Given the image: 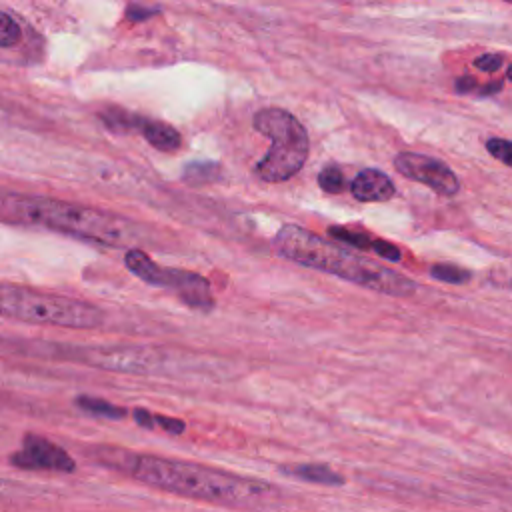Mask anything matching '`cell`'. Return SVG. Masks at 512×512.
Returning <instances> with one entry per match:
<instances>
[{
	"label": "cell",
	"mask_w": 512,
	"mask_h": 512,
	"mask_svg": "<svg viewBox=\"0 0 512 512\" xmlns=\"http://www.w3.org/2000/svg\"><path fill=\"white\" fill-rule=\"evenodd\" d=\"M272 248L284 260L334 274L342 280L380 294L408 298L418 290V284L412 278L372 258L360 256L354 250L324 240L298 224L280 226L272 238Z\"/></svg>",
	"instance_id": "3"
},
{
	"label": "cell",
	"mask_w": 512,
	"mask_h": 512,
	"mask_svg": "<svg viewBox=\"0 0 512 512\" xmlns=\"http://www.w3.org/2000/svg\"><path fill=\"white\" fill-rule=\"evenodd\" d=\"M0 222L24 228H44L128 250L144 236V230L136 222L120 214L12 190H0Z\"/></svg>",
	"instance_id": "2"
},
{
	"label": "cell",
	"mask_w": 512,
	"mask_h": 512,
	"mask_svg": "<svg viewBox=\"0 0 512 512\" xmlns=\"http://www.w3.org/2000/svg\"><path fill=\"white\" fill-rule=\"evenodd\" d=\"M158 12V8H144L138 4H132L126 8V18L128 20H146L150 16H154Z\"/></svg>",
	"instance_id": "24"
},
{
	"label": "cell",
	"mask_w": 512,
	"mask_h": 512,
	"mask_svg": "<svg viewBox=\"0 0 512 512\" xmlns=\"http://www.w3.org/2000/svg\"><path fill=\"white\" fill-rule=\"evenodd\" d=\"M476 82H474V78H470V76H466V78H458V82H456V90L458 92H464V94H468V92H476Z\"/></svg>",
	"instance_id": "25"
},
{
	"label": "cell",
	"mask_w": 512,
	"mask_h": 512,
	"mask_svg": "<svg viewBox=\"0 0 512 512\" xmlns=\"http://www.w3.org/2000/svg\"><path fill=\"white\" fill-rule=\"evenodd\" d=\"M256 132L270 140L268 152L256 162L254 174L264 182H284L292 178L308 160L310 140L300 120L284 108H262L254 114Z\"/></svg>",
	"instance_id": "5"
},
{
	"label": "cell",
	"mask_w": 512,
	"mask_h": 512,
	"mask_svg": "<svg viewBox=\"0 0 512 512\" xmlns=\"http://www.w3.org/2000/svg\"><path fill=\"white\" fill-rule=\"evenodd\" d=\"M0 316L78 330H92L104 322V312L96 304L10 282H0Z\"/></svg>",
	"instance_id": "4"
},
{
	"label": "cell",
	"mask_w": 512,
	"mask_h": 512,
	"mask_svg": "<svg viewBox=\"0 0 512 512\" xmlns=\"http://www.w3.org/2000/svg\"><path fill=\"white\" fill-rule=\"evenodd\" d=\"M218 176H220V164L210 162V160L190 162L182 170V180L188 186H202V184L214 182Z\"/></svg>",
	"instance_id": "13"
},
{
	"label": "cell",
	"mask_w": 512,
	"mask_h": 512,
	"mask_svg": "<svg viewBox=\"0 0 512 512\" xmlns=\"http://www.w3.org/2000/svg\"><path fill=\"white\" fill-rule=\"evenodd\" d=\"M154 148L162 150V152H174L180 148L182 136L176 128H172L168 122L162 120H152V118H144L140 116V124L138 130Z\"/></svg>",
	"instance_id": "11"
},
{
	"label": "cell",
	"mask_w": 512,
	"mask_h": 512,
	"mask_svg": "<svg viewBox=\"0 0 512 512\" xmlns=\"http://www.w3.org/2000/svg\"><path fill=\"white\" fill-rule=\"evenodd\" d=\"M372 252H376L378 256H382L386 260H392V262H398L402 258L400 250L394 244L386 242V240H374L372 242Z\"/></svg>",
	"instance_id": "23"
},
{
	"label": "cell",
	"mask_w": 512,
	"mask_h": 512,
	"mask_svg": "<svg viewBox=\"0 0 512 512\" xmlns=\"http://www.w3.org/2000/svg\"><path fill=\"white\" fill-rule=\"evenodd\" d=\"M0 484H2V482H0Z\"/></svg>",
	"instance_id": "26"
},
{
	"label": "cell",
	"mask_w": 512,
	"mask_h": 512,
	"mask_svg": "<svg viewBox=\"0 0 512 512\" xmlns=\"http://www.w3.org/2000/svg\"><path fill=\"white\" fill-rule=\"evenodd\" d=\"M430 276L440 280V282H448V284H464L470 280V272L460 268V266H454V264H432L430 266Z\"/></svg>",
	"instance_id": "17"
},
{
	"label": "cell",
	"mask_w": 512,
	"mask_h": 512,
	"mask_svg": "<svg viewBox=\"0 0 512 512\" xmlns=\"http://www.w3.org/2000/svg\"><path fill=\"white\" fill-rule=\"evenodd\" d=\"M76 406L84 412H90L94 416H102V418H112V420H122L126 416V408L110 404L102 398H92V396H78L76 398Z\"/></svg>",
	"instance_id": "15"
},
{
	"label": "cell",
	"mask_w": 512,
	"mask_h": 512,
	"mask_svg": "<svg viewBox=\"0 0 512 512\" xmlns=\"http://www.w3.org/2000/svg\"><path fill=\"white\" fill-rule=\"evenodd\" d=\"M92 458L102 466L126 474L156 490L212 504L258 508L272 504L280 496L278 488L270 482L194 462L138 454L114 446H96L92 450Z\"/></svg>",
	"instance_id": "1"
},
{
	"label": "cell",
	"mask_w": 512,
	"mask_h": 512,
	"mask_svg": "<svg viewBox=\"0 0 512 512\" xmlns=\"http://www.w3.org/2000/svg\"><path fill=\"white\" fill-rule=\"evenodd\" d=\"M282 470L290 476H296L306 482L322 484V486H342L344 484V478L326 464H296V466H284Z\"/></svg>",
	"instance_id": "12"
},
{
	"label": "cell",
	"mask_w": 512,
	"mask_h": 512,
	"mask_svg": "<svg viewBox=\"0 0 512 512\" xmlns=\"http://www.w3.org/2000/svg\"><path fill=\"white\" fill-rule=\"evenodd\" d=\"M22 40V28L14 16L0 10V48H12Z\"/></svg>",
	"instance_id": "16"
},
{
	"label": "cell",
	"mask_w": 512,
	"mask_h": 512,
	"mask_svg": "<svg viewBox=\"0 0 512 512\" xmlns=\"http://www.w3.org/2000/svg\"><path fill=\"white\" fill-rule=\"evenodd\" d=\"M350 192L360 202H384L394 196L396 188L386 172L378 168H364L352 178Z\"/></svg>",
	"instance_id": "10"
},
{
	"label": "cell",
	"mask_w": 512,
	"mask_h": 512,
	"mask_svg": "<svg viewBox=\"0 0 512 512\" xmlns=\"http://www.w3.org/2000/svg\"><path fill=\"white\" fill-rule=\"evenodd\" d=\"M152 424H154V428H162L164 432H170V434H182L186 430L184 420L170 418L164 414H152Z\"/></svg>",
	"instance_id": "21"
},
{
	"label": "cell",
	"mask_w": 512,
	"mask_h": 512,
	"mask_svg": "<svg viewBox=\"0 0 512 512\" xmlns=\"http://www.w3.org/2000/svg\"><path fill=\"white\" fill-rule=\"evenodd\" d=\"M318 186H320L324 192H330V194L342 192V188H344V176H342L340 168H336V166H326V168H322L320 174H318Z\"/></svg>",
	"instance_id": "19"
},
{
	"label": "cell",
	"mask_w": 512,
	"mask_h": 512,
	"mask_svg": "<svg viewBox=\"0 0 512 512\" xmlns=\"http://www.w3.org/2000/svg\"><path fill=\"white\" fill-rule=\"evenodd\" d=\"M70 358L82 360L90 366L116 372H150L156 366V352L144 346H96L70 348Z\"/></svg>",
	"instance_id": "7"
},
{
	"label": "cell",
	"mask_w": 512,
	"mask_h": 512,
	"mask_svg": "<svg viewBox=\"0 0 512 512\" xmlns=\"http://www.w3.org/2000/svg\"><path fill=\"white\" fill-rule=\"evenodd\" d=\"M12 466L22 470H52V472H74V458L38 434H26L22 440V448L10 456Z\"/></svg>",
	"instance_id": "9"
},
{
	"label": "cell",
	"mask_w": 512,
	"mask_h": 512,
	"mask_svg": "<svg viewBox=\"0 0 512 512\" xmlns=\"http://www.w3.org/2000/svg\"><path fill=\"white\" fill-rule=\"evenodd\" d=\"M328 234L332 236V238H336V240H340V242H346V244H350L354 250H360V252H364V250H372V238L368 236V234H360V232H352V230H348V228H328Z\"/></svg>",
	"instance_id": "18"
},
{
	"label": "cell",
	"mask_w": 512,
	"mask_h": 512,
	"mask_svg": "<svg viewBox=\"0 0 512 512\" xmlns=\"http://www.w3.org/2000/svg\"><path fill=\"white\" fill-rule=\"evenodd\" d=\"M504 64V56L496 52H486L474 60V66L482 72H496Z\"/></svg>",
	"instance_id": "22"
},
{
	"label": "cell",
	"mask_w": 512,
	"mask_h": 512,
	"mask_svg": "<svg viewBox=\"0 0 512 512\" xmlns=\"http://www.w3.org/2000/svg\"><path fill=\"white\" fill-rule=\"evenodd\" d=\"M126 268L152 286H168L172 288L178 298L196 310H210L214 306V298L210 292V282L190 270H178V268H166L158 266L144 250L130 248L124 254Z\"/></svg>",
	"instance_id": "6"
},
{
	"label": "cell",
	"mask_w": 512,
	"mask_h": 512,
	"mask_svg": "<svg viewBox=\"0 0 512 512\" xmlns=\"http://www.w3.org/2000/svg\"><path fill=\"white\" fill-rule=\"evenodd\" d=\"M100 118L106 124V128L112 130V132H136L138 124H140L138 114L126 112V110L116 108V106L108 108V110H102Z\"/></svg>",
	"instance_id": "14"
},
{
	"label": "cell",
	"mask_w": 512,
	"mask_h": 512,
	"mask_svg": "<svg viewBox=\"0 0 512 512\" xmlns=\"http://www.w3.org/2000/svg\"><path fill=\"white\" fill-rule=\"evenodd\" d=\"M394 168L408 180H416L440 196H454L460 190V180L454 170L438 158L418 152H400L394 158Z\"/></svg>",
	"instance_id": "8"
},
{
	"label": "cell",
	"mask_w": 512,
	"mask_h": 512,
	"mask_svg": "<svg viewBox=\"0 0 512 512\" xmlns=\"http://www.w3.org/2000/svg\"><path fill=\"white\" fill-rule=\"evenodd\" d=\"M486 150L498 158L502 164H510L512 160V150H510V142L506 138H490L486 142Z\"/></svg>",
	"instance_id": "20"
}]
</instances>
